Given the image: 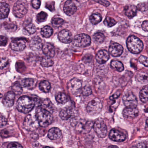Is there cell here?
<instances>
[{"label":"cell","instance_id":"cell-1","mask_svg":"<svg viewBox=\"0 0 148 148\" xmlns=\"http://www.w3.org/2000/svg\"><path fill=\"white\" fill-rule=\"evenodd\" d=\"M36 104L40 105V101L37 98H32L27 96H22L17 102V110L22 113H27L33 109Z\"/></svg>","mask_w":148,"mask_h":148},{"label":"cell","instance_id":"cell-2","mask_svg":"<svg viewBox=\"0 0 148 148\" xmlns=\"http://www.w3.org/2000/svg\"><path fill=\"white\" fill-rule=\"evenodd\" d=\"M35 115L40 125L42 127H47L52 122L53 118L51 112L41 106H38Z\"/></svg>","mask_w":148,"mask_h":148},{"label":"cell","instance_id":"cell-3","mask_svg":"<svg viewBox=\"0 0 148 148\" xmlns=\"http://www.w3.org/2000/svg\"><path fill=\"white\" fill-rule=\"evenodd\" d=\"M71 123L73 124V126L76 127V130L82 134L89 133L94 125V123L92 121L85 119L77 120V119H73Z\"/></svg>","mask_w":148,"mask_h":148},{"label":"cell","instance_id":"cell-4","mask_svg":"<svg viewBox=\"0 0 148 148\" xmlns=\"http://www.w3.org/2000/svg\"><path fill=\"white\" fill-rule=\"evenodd\" d=\"M126 45L129 51L134 54L139 53L143 48V42L137 37L133 35L127 38Z\"/></svg>","mask_w":148,"mask_h":148},{"label":"cell","instance_id":"cell-5","mask_svg":"<svg viewBox=\"0 0 148 148\" xmlns=\"http://www.w3.org/2000/svg\"><path fill=\"white\" fill-rule=\"evenodd\" d=\"M103 108V103L99 99L96 98L88 103L86 107L87 112L91 116H96L100 113Z\"/></svg>","mask_w":148,"mask_h":148},{"label":"cell","instance_id":"cell-6","mask_svg":"<svg viewBox=\"0 0 148 148\" xmlns=\"http://www.w3.org/2000/svg\"><path fill=\"white\" fill-rule=\"evenodd\" d=\"M28 7V5L26 1H18L14 6V14L17 18H22L27 12Z\"/></svg>","mask_w":148,"mask_h":148},{"label":"cell","instance_id":"cell-7","mask_svg":"<svg viewBox=\"0 0 148 148\" xmlns=\"http://www.w3.org/2000/svg\"><path fill=\"white\" fill-rule=\"evenodd\" d=\"M23 125L25 129L28 131L35 130L40 125L36 115L33 114H29L26 117Z\"/></svg>","mask_w":148,"mask_h":148},{"label":"cell","instance_id":"cell-8","mask_svg":"<svg viewBox=\"0 0 148 148\" xmlns=\"http://www.w3.org/2000/svg\"><path fill=\"white\" fill-rule=\"evenodd\" d=\"M73 44L75 47H84L90 45L91 42L90 37L84 34H78L73 39Z\"/></svg>","mask_w":148,"mask_h":148},{"label":"cell","instance_id":"cell-9","mask_svg":"<svg viewBox=\"0 0 148 148\" xmlns=\"http://www.w3.org/2000/svg\"><path fill=\"white\" fill-rule=\"evenodd\" d=\"M94 130L99 137L104 138L107 132V127L102 119H97L94 123Z\"/></svg>","mask_w":148,"mask_h":148},{"label":"cell","instance_id":"cell-10","mask_svg":"<svg viewBox=\"0 0 148 148\" xmlns=\"http://www.w3.org/2000/svg\"><path fill=\"white\" fill-rule=\"evenodd\" d=\"M123 102L126 107L135 106L137 105V99L136 97L132 92L125 93L123 97Z\"/></svg>","mask_w":148,"mask_h":148},{"label":"cell","instance_id":"cell-11","mask_svg":"<svg viewBox=\"0 0 148 148\" xmlns=\"http://www.w3.org/2000/svg\"><path fill=\"white\" fill-rule=\"evenodd\" d=\"M82 82L77 78H73L69 83L70 89L74 94H81L82 91Z\"/></svg>","mask_w":148,"mask_h":148},{"label":"cell","instance_id":"cell-12","mask_svg":"<svg viewBox=\"0 0 148 148\" xmlns=\"http://www.w3.org/2000/svg\"><path fill=\"white\" fill-rule=\"evenodd\" d=\"M110 139L118 142H123L126 139V136L122 132L116 129H112L109 134Z\"/></svg>","mask_w":148,"mask_h":148},{"label":"cell","instance_id":"cell-13","mask_svg":"<svg viewBox=\"0 0 148 148\" xmlns=\"http://www.w3.org/2000/svg\"><path fill=\"white\" fill-rule=\"evenodd\" d=\"M26 43L24 39L18 38L13 40L11 43V47L13 50L17 51H23L25 48Z\"/></svg>","mask_w":148,"mask_h":148},{"label":"cell","instance_id":"cell-14","mask_svg":"<svg viewBox=\"0 0 148 148\" xmlns=\"http://www.w3.org/2000/svg\"><path fill=\"white\" fill-rule=\"evenodd\" d=\"M138 110L136 107L135 106H129L126 107L123 112L124 116L127 118H134L137 116L138 115Z\"/></svg>","mask_w":148,"mask_h":148},{"label":"cell","instance_id":"cell-15","mask_svg":"<svg viewBox=\"0 0 148 148\" xmlns=\"http://www.w3.org/2000/svg\"><path fill=\"white\" fill-rule=\"evenodd\" d=\"M59 39L62 43L69 44L73 41L72 35L70 31L65 29L62 30L58 35Z\"/></svg>","mask_w":148,"mask_h":148},{"label":"cell","instance_id":"cell-16","mask_svg":"<svg viewBox=\"0 0 148 148\" xmlns=\"http://www.w3.org/2000/svg\"><path fill=\"white\" fill-rule=\"evenodd\" d=\"M123 47L118 43H112L109 47V52L113 57H119L123 53Z\"/></svg>","mask_w":148,"mask_h":148},{"label":"cell","instance_id":"cell-17","mask_svg":"<svg viewBox=\"0 0 148 148\" xmlns=\"http://www.w3.org/2000/svg\"><path fill=\"white\" fill-rule=\"evenodd\" d=\"M77 10L76 5L73 1H67L64 5V12L68 16L73 15L76 12Z\"/></svg>","mask_w":148,"mask_h":148},{"label":"cell","instance_id":"cell-18","mask_svg":"<svg viewBox=\"0 0 148 148\" xmlns=\"http://www.w3.org/2000/svg\"><path fill=\"white\" fill-rule=\"evenodd\" d=\"M42 40L39 37H33L30 42V48L34 51H40L43 48Z\"/></svg>","mask_w":148,"mask_h":148},{"label":"cell","instance_id":"cell-19","mask_svg":"<svg viewBox=\"0 0 148 148\" xmlns=\"http://www.w3.org/2000/svg\"><path fill=\"white\" fill-rule=\"evenodd\" d=\"M110 58L109 52L106 50H100L96 55V59L97 62L100 64H104L108 61Z\"/></svg>","mask_w":148,"mask_h":148},{"label":"cell","instance_id":"cell-20","mask_svg":"<svg viewBox=\"0 0 148 148\" xmlns=\"http://www.w3.org/2000/svg\"><path fill=\"white\" fill-rule=\"evenodd\" d=\"M15 94L12 91L8 92L4 97L3 104L7 107H11L14 103Z\"/></svg>","mask_w":148,"mask_h":148},{"label":"cell","instance_id":"cell-21","mask_svg":"<svg viewBox=\"0 0 148 148\" xmlns=\"http://www.w3.org/2000/svg\"><path fill=\"white\" fill-rule=\"evenodd\" d=\"M42 49L46 56L51 58L54 57L55 53V49L53 46L50 43H46L44 44Z\"/></svg>","mask_w":148,"mask_h":148},{"label":"cell","instance_id":"cell-22","mask_svg":"<svg viewBox=\"0 0 148 148\" xmlns=\"http://www.w3.org/2000/svg\"><path fill=\"white\" fill-rule=\"evenodd\" d=\"M62 136V132L60 129L56 127L51 128L48 131V137L52 140L59 139Z\"/></svg>","mask_w":148,"mask_h":148},{"label":"cell","instance_id":"cell-23","mask_svg":"<svg viewBox=\"0 0 148 148\" xmlns=\"http://www.w3.org/2000/svg\"><path fill=\"white\" fill-rule=\"evenodd\" d=\"M37 81L34 79H25L21 82V85L22 87L27 88L28 90H33L35 88L37 84Z\"/></svg>","mask_w":148,"mask_h":148},{"label":"cell","instance_id":"cell-24","mask_svg":"<svg viewBox=\"0 0 148 148\" xmlns=\"http://www.w3.org/2000/svg\"><path fill=\"white\" fill-rule=\"evenodd\" d=\"M124 11L125 15L130 18H132L136 15L137 8L135 5H129L125 7Z\"/></svg>","mask_w":148,"mask_h":148},{"label":"cell","instance_id":"cell-25","mask_svg":"<svg viewBox=\"0 0 148 148\" xmlns=\"http://www.w3.org/2000/svg\"><path fill=\"white\" fill-rule=\"evenodd\" d=\"M10 12L9 5L5 2H1L0 4V17L1 18H5L8 16Z\"/></svg>","mask_w":148,"mask_h":148},{"label":"cell","instance_id":"cell-26","mask_svg":"<svg viewBox=\"0 0 148 148\" xmlns=\"http://www.w3.org/2000/svg\"><path fill=\"white\" fill-rule=\"evenodd\" d=\"M73 115V111L71 108H66L61 110L60 113V116L63 120H66Z\"/></svg>","mask_w":148,"mask_h":148},{"label":"cell","instance_id":"cell-27","mask_svg":"<svg viewBox=\"0 0 148 148\" xmlns=\"http://www.w3.org/2000/svg\"><path fill=\"white\" fill-rule=\"evenodd\" d=\"M136 79L141 84H146L148 82V73L144 72H140L137 73Z\"/></svg>","mask_w":148,"mask_h":148},{"label":"cell","instance_id":"cell-28","mask_svg":"<svg viewBox=\"0 0 148 148\" xmlns=\"http://www.w3.org/2000/svg\"><path fill=\"white\" fill-rule=\"evenodd\" d=\"M140 100L143 103H147L148 101V86H144L140 90L139 93Z\"/></svg>","mask_w":148,"mask_h":148},{"label":"cell","instance_id":"cell-29","mask_svg":"<svg viewBox=\"0 0 148 148\" xmlns=\"http://www.w3.org/2000/svg\"><path fill=\"white\" fill-rule=\"evenodd\" d=\"M53 33V30L51 27L46 26L42 28L41 30V34L44 38H50Z\"/></svg>","mask_w":148,"mask_h":148},{"label":"cell","instance_id":"cell-30","mask_svg":"<svg viewBox=\"0 0 148 148\" xmlns=\"http://www.w3.org/2000/svg\"><path fill=\"white\" fill-rule=\"evenodd\" d=\"M36 32V27L33 24L27 25L23 30V33L27 35L33 34Z\"/></svg>","mask_w":148,"mask_h":148},{"label":"cell","instance_id":"cell-31","mask_svg":"<svg viewBox=\"0 0 148 148\" xmlns=\"http://www.w3.org/2000/svg\"><path fill=\"white\" fill-rule=\"evenodd\" d=\"M39 88L40 90L44 92H49L51 90V85L50 83L46 80L41 81L39 84Z\"/></svg>","mask_w":148,"mask_h":148},{"label":"cell","instance_id":"cell-32","mask_svg":"<svg viewBox=\"0 0 148 148\" xmlns=\"http://www.w3.org/2000/svg\"><path fill=\"white\" fill-rule=\"evenodd\" d=\"M40 106L43 107L45 110L49 111L51 112H52L53 110V104L52 103L51 101L48 99H46L43 100L42 102H41Z\"/></svg>","mask_w":148,"mask_h":148},{"label":"cell","instance_id":"cell-33","mask_svg":"<svg viewBox=\"0 0 148 148\" xmlns=\"http://www.w3.org/2000/svg\"><path fill=\"white\" fill-rule=\"evenodd\" d=\"M111 66L119 72L123 71L124 69L123 64L120 61L118 60H112L111 62Z\"/></svg>","mask_w":148,"mask_h":148},{"label":"cell","instance_id":"cell-34","mask_svg":"<svg viewBox=\"0 0 148 148\" xmlns=\"http://www.w3.org/2000/svg\"><path fill=\"white\" fill-rule=\"evenodd\" d=\"M102 16L99 14H93L90 16V20L92 24L97 25L102 21Z\"/></svg>","mask_w":148,"mask_h":148},{"label":"cell","instance_id":"cell-35","mask_svg":"<svg viewBox=\"0 0 148 148\" xmlns=\"http://www.w3.org/2000/svg\"><path fill=\"white\" fill-rule=\"evenodd\" d=\"M41 64L45 67H50L53 64V61L51 58L45 56L42 58Z\"/></svg>","mask_w":148,"mask_h":148},{"label":"cell","instance_id":"cell-36","mask_svg":"<svg viewBox=\"0 0 148 148\" xmlns=\"http://www.w3.org/2000/svg\"><path fill=\"white\" fill-rule=\"evenodd\" d=\"M56 101L60 104L66 103L68 101L67 96L63 92H60L59 93L56 97Z\"/></svg>","mask_w":148,"mask_h":148},{"label":"cell","instance_id":"cell-37","mask_svg":"<svg viewBox=\"0 0 148 148\" xmlns=\"http://www.w3.org/2000/svg\"><path fill=\"white\" fill-rule=\"evenodd\" d=\"M12 92L15 95H20L23 91L22 86L21 84L18 82H16L12 87Z\"/></svg>","mask_w":148,"mask_h":148},{"label":"cell","instance_id":"cell-38","mask_svg":"<svg viewBox=\"0 0 148 148\" xmlns=\"http://www.w3.org/2000/svg\"><path fill=\"white\" fill-rule=\"evenodd\" d=\"M52 24L54 27H60L64 23V21L60 18H54L52 19Z\"/></svg>","mask_w":148,"mask_h":148},{"label":"cell","instance_id":"cell-39","mask_svg":"<svg viewBox=\"0 0 148 148\" xmlns=\"http://www.w3.org/2000/svg\"><path fill=\"white\" fill-rule=\"evenodd\" d=\"M47 14L45 12L39 13L37 16V22L39 24L45 22L47 19Z\"/></svg>","mask_w":148,"mask_h":148},{"label":"cell","instance_id":"cell-40","mask_svg":"<svg viewBox=\"0 0 148 148\" xmlns=\"http://www.w3.org/2000/svg\"><path fill=\"white\" fill-rule=\"evenodd\" d=\"M116 21L114 19L109 17H107L104 21V25L108 27H110L113 26L116 24Z\"/></svg>","mask_w":148,"mask_h":148},{"label":"cell","instance_id":"cell-41","mask_svg":"<svg viewBox=\"0 0 148 148\" xmlns=\"http://www.w3.org/2000/svg\"><path fill=\"white\" fill-rule=\"evenodd\" d=\"M93 39L98 43H101L103 42L105 40V36L101 33L98 32L93 35Z\"/></svg>","mask_w":148,"mask_h":148},{"label":"cell","instance_id":"cell-42","mask_svg":"<svg viewBox=\"0 0 148 148\" xmlns=\"http://www.w3.org/2000/svg\"><path fill=\"white\" fill-rule=\"evenodd\" d=\"M92 91L91 89L89 86H85L84 88H82V91H81V94L85 96H89L92 94Z\"/></svg>","mask_w":148,"mask_h":148},{"label":"cell","instance_id":"cell-43","mask_svg":"<svg viewBox=\"0 0 148 148\" xmlns=\"http://www.w3.org/2000/svg\"><path fill=\"white\" fill-rule=\"evenodd\" d=\"M138 60L141 64L145 66L148 67V58L142 55L139 57Z\"/></svg>","mask_w":148,"mask_h":148},{"label":"cell","instance_id":"cell-44","mask_svg":"<svg viewBox=\"0 0 148 148\" xmlns=\"http://www.w3.org/2000/svg\"><path fill=\"white\" fill-rule=\"evenodd\" d=\"M137 8L140 11L144 12L148 10V4L147 3H140L138 5Z\"/></svg>","mask_w":148,"mask_h":148},{"label":"cell","instance_id":"cell-45","mask_svg":"<svg viewBox=\"0 0 148 148\" xmlns=\"http://www.w3.org/2000/svg\"><path fill=\"white\" fill-rule=\"evenodd\" d=\"M7 148H23L22 145L16 142L10 143L7 146Z\"/></svg>","mask_w":148,"mask_h":148},{"label":"cell","instance_id":"cell-46","mask_svg":"<svg viewBox=\"0 0 148 148\" xmlns=\"http://www.w3.org/2000/svg\"><path fill=\"white\" fill-rule=\"evenodd\" d=\"M32 5L33 7L35 9H38L40 8V5H41V1L39 0H34L32 1Z\"/></svg>","mask_w":148,"mask_h":148},{"label":"cell","instance_id":"cell-47","mask_svg":"<svg viewBox=\"0 0 148 148\" xmlns=\"http://www.w3.org/2000/svg\"><path fill=\"white\" fill-rule=\"evenodd\" d=\"M8 64V59L5 58H1V69H2L6 66Z\"/></svg>","mask_w":148,"mask_h":148},{"label":"cell","instance_id":"cell-48","mask_svg":"<svg viewBox=\"0 0 148 148\" xmlns=\"http://www.w3.org/2000/svg\"><path fill=\"white\" fill-rule=\"evenodd\" d=\"M8 43V39L5 36H1V46H5Z\"/></svg>","mask_w":148,"mask_h":148},{"label":"cell","instance_id":"cell-49","mask_svg":"<svg viewBox=\"0 0 148 148\" xmlns=\"http://www.w3.org/2000/svg\"><path fill=\"white\" fill-rule=\"evenodd\" d=\"M142 27L143 30L145 32H148V21H145L143 22Z\"/></svg>","mask_w":148,"mask_h":148},{"label":"cell","instance_id":"cell-50","mask_svg":"<svg viewBox=\"0 0 148 148\" xmlns=\"http://www.w3.org/2000/svg\"><path fill=\"white\" fill-rule=\"evenodd\" d=\"M97 2H98L99 4L108 7L110 5V3L109 1H97Z\"/></svg>","mask_w":148,"mask_h":148},{"label":"cell","instance_id":"cell-51","mask_svg":"<svg viewBox=\"0 0 148 148\" xmlns=\"http://www.w3.org/2000/svg\"><path fill=\"white\" fill-rule=\"evenodd\" d=\"M7 123V120L5 117H4L1 116V126L2 127V126H4Z\"/></svg>","mask_w":148,"mask_h":148},{"label":"cell","instance_id":"cell-52","mask_svg":"<svg viewBox=\"0 0 148 148\" xmlns=\"http://www.w3.org/2000/svg\"><path fill=\"white\" fill-rule=\"evenodd\" d=\"M137 148H147L146 145L143 142L139 143L136 145Z\"/></svg>","mask_w":148,"mask_h":148},{"label":"cell","instance_id":"cell-53","mask_svg":"<svg viewBox=\"0 0 148 148\" xmlns=\"http://www.w3.org/2000/svg\"><path fill=\"white\" fill-rule=\"evenodd\" d=\"M120 95V93H115V94H114V95L111 96L110 97V99H114L117 98L119 97V95Z\"/></svg>","mask_w":148,"mask_h":148},{"label":"cell","instance_id":"cell-54","mask_svg":"<svg viewBox=\"0 0 148 148\" xmlns=\"http://www.w3.org/2000/svg\"><path fill=\"white\" fill-rule=\"evenodd\" d=\"M145 129L148 131V119L146 121V124H145Z\"/></svg>","mask_w":148,"mask_h":148},{"label":"cell","instance_id":"cell-55","mask_svg":"<svg viewBox=\"0 0 148 148\" xmlns=\"http://www.w3.org/2000/svg\"><path fill=\"white\" fill-rule=\"evenodd\" d=\"M108 148H119L117 146H115V145H110V146H109Z\"/></svg>","mask_w":148,"mask_h":148},{"label":"cell","instance_id":"cell-56","mask_svg":"<svg viewBox=\"0 0 148 148\" xmlns=\"http://www.w3.org/2000/svg\"><path fill=\"white\" fill-rule=\"evenodd\" d=\"M130 148H137L136 145H133L132 147H131Z\"/></svg>","mask_w":148,"mask_h":148},{"label":"cell","instance_id":"cell-57","mask_svg":"<svg viewBox=\"0 0 148 148\" xmlns=\"http://www.w3.org/2000/svg\"><path fill=\"white\" fill-rule=\"evenodd\" d=\"M51 148V147H44V148Z\"/></svg>","mask_w":148,"mask_h":148},{"label":"cell","instance_id":"cell-58","mask_svg":"<svg viewBox=\"0 0 148 148\" xmlns=\"http://www.w3.org/2000/svg\"><path fill=\"white\" fill-rule=\"evenodd\" d=\"M146 146H147V148H148V143H147V145Z\"/></svg>","mask_w":148,"mask_h":148}]
</instances>
